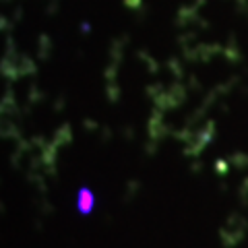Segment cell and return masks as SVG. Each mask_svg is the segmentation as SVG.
<instances>
[{
    "label": "cell",
    "instance_id": "1",
    "mask_svg": "<svg viewBox=\"0 0 248 248\" xmlns=\"http://www.w3.org/2000/svg\"><path fill=\"white\" fill-rule=\"evenodd\" d=\"M93 207H95V199H93V192L87 188L79 190V197H77V209L81 213H91Z\"/></svg>",
    "mask_w": 248,
    "mask_h": 248
},
{
    "label": "cell",
    "instance_id": "2",
    "mask_svg": "<svg viewBox=\"0 0 248 248\" xmlns=\"http://www.w3.org/2000/svg\"><path fill=\"white\" fill-rule=\"evenodd\" d=\"M71 143H73L71 126H68V124H64V126H62V128L58 130V133H56V139H54V143H52V145L58 149L60 145H71Z\"/></svg>",
    "mask_w": 248,
    "mask_h": 248
}]
</instances>
